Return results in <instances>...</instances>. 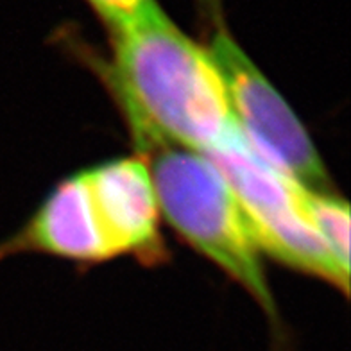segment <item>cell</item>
Returning a JSON list of instances; mask_svg holds the SVG:
<instances>
[{
    "mask_svg": "<svg viewBox=\"0 0 351 351\" xmlns=\"http://www.w3.org/2000/svg\"><path fill=\"white\" fill-rule=\"evenodd\" d=\"M197 5L203 16L210 20L212 29L222 23V0H197Z\"/></svg>",
    "mask_w": 351,
    "mask_h": 351,
    "instance_id": "9",
    "label": "cell"
},
{
    "mask_svg": "<svg viewBox=\"0 0 351 351\" xmlns=\"http://www.w3.org/2000/svg\"><path fill=\"white\" fill-rule=\"evenodd\" d=\"M206 158L233 190L260 251L348 294L350 273L335 262L315 230L308 186L265 160L241 130Z\"/></svg>",
    "mask_w": 351,
    "mask_h": 351,
    "instance_id": "3",
    "label": "cell"
},
{
    "mask_svg": "<svg viewBox=\"0 0 351 351\" xmlns=\"http://www.w3.org/2000/svg\"><path fill=\"white\" fill-rule=\"evenodd\" d=\"M110 38L108 79L140 147L206 156L239 131L208 47L183 33L162 8Z\"/></svg>",
    "mask_w": 351,
    "mask_h": 351,
    "instance_id": "1",
    "label": "cell"
},
{
    "mask_svg": "<svg viewBox=\"0 0 351 351\" xmlns=\"http://www.w3.org/2000/svg\"><path fill=\"white\" fill-rule=\"evenodd\" d=\"M11 245L74 262L97 263L119 258L83 171L61 181L47 195Z\"/></svg>",
    "mask_w": 351,
    "mask_h": 351,
    "instance_id": "6",
    "label": "cell"
},
{
    "mask_svg": "<svg viewBox=\"0 0 351 351\" xmlns=\"http://www.w3.org/2000/svg\"><path fill=\"white\" fill-rule=\"evenodd\" d=\"M151 151L149 169L165 221L186 244L239 283L276 324L262 251L224 176L203 154L180 147Z\"/></svg>",
    "mask_w": 351,
    "mask_h": 351,
    "instance_id": "2",
    "label": "cell"
},
{
    "mask_svg": "<svg viewBox=\"0 0 351 351\" xmlns=\"http://www.w3.org/2000/svg\"><path fill=\"white\" fill-rule=\"evenodd\" d=\"M101 208L119 256L153 262L163 253L160 204L149 162L142 156L117 158L83 171Z\"/></svg>",
    "mask_w": 351,
    "mask_h": 351,
    "instance_id": "5",
    "label": "cell"
},
{
    "mask_svg": "<svg viewBox=\"0 0 351 351\" xmlns=\"http://www.w3.org/2000/svg\"><path fill=\"white\" fill-rule=\"evenodd\" d=\"M84 2L104 23L110 34L130 27L160 8L158 0H84Z\"/></svg>",
    "mask_w": 351,
    "mask_h": 351,
    "instance_id": "8",
    "label": "cell"
},
{
    "mask_svg": "<svg viewBox=\"0 0 351 351\" xmlns=\"http://www.w3.org/2000/svg\"><path fill=\"white\" fill-rule=\"evenodd\" d=\"M206 47L226 84L237 125L247 142L305 186L328 192V172L305 125L224 23L212 29Z\"/></svg>",
    "mask_w": 351,
    "mask_h": 351,
    "instance_id": "4",
    "label": "cell"
},
{
    "mask_svg": "<svg viewBox=\"0 0 351 351\" xmlns=\"http://www.w3.org/2000/svg\"><path fill=\"white\" fill-rule=\"evenodd\" d=\"M308 208L315 230L335 262L350 273V206L330 192L310 189Z\"/></svg>",
    "mask_w": 351,
    "mask_h": 351,
    "instance_id": "7",
    "label": "cell"
}]
</instances>
